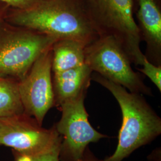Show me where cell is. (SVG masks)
Masks as SVG:
<instances>
[{
    "label": "cell",
    "instance_id": "obj_1",
    "mask_svg": "<svg viewBox=\"0 0 161 161\" xmlns=\"http://www.w3.org/2000/svg\"><path fill=\"white\" fill-rule=\"evenodd\" d=\"M10 21L58 40L74 39L86 46L99 36L86 0H38L29 8L16 10Z\"/></svg>",
    "mask_w": 161,
    "mask_h": 161
},
{
    "label": "cell",
    "instance_id": "obj_2",
    "mask_svg": "<svg viewBox=\"0 0 161 161\" xmlns=\"http://www.w3.org/2000/svg\"><path fill=\"white\" fill-rule=\"evenodd\" d=\"M92 80L112 94L120 106L122 115L116 149L103 161H122L134 150L149 143L161 134V118L142 94L129 92L125 88L98 74L92 75Z\"/></svg>",
    "mask_w": 161,
    "mask_h": 161
},
{
    "label": "cell",
    "instance_id": "obj_3",
    "mask_svg": "<svg viewBox=\"0 0 161 161\" xmlns=\"http://www.w3.org/2000/svg\"><path fill=\"white\" fill-rule=\"evenodd\" d=\"M99 36L114 37L131 63L142 65L146 57L134 15L133 0H86Z\"/></svg>",
    "mask_w": 161,
    "mask_h": 161
},
{
    "label": "cell",
    "instance_id": "obj_4",
    "mask_svg": "<svg viewBox=\"0 0 161 161\" xmlns=\"http://www.w3.org/2000/svg\"><path fill=\"white\" fill-rule=\"evenodd\" d=\"M119 42L112 36L100 35L86 47V64L92 72L128 90L130 92L152 96L140 74Z\"/></svg>",
    "mask_w": 161,
    "mask_h": 161
},
{
    "label": "cell",
    "instance_id": "obj_5",
    "mask_svg": "<svg viewBox=\"0 0 161 161\" xmlns=\"http://www.w3.org/2000/svg\"><path fill=\"white\" fill-rule=\"evenodd\" d=\"M57 41L23 28L3 35L0 37V78L11 76L21 80L37 58Z\"/></svg>",
    "mask_w": 161,
    "mask_h": 161
},
{
    "label": "cell",
    "instance_id": "obj_6",
    "mask_svg": "<svg viewBox=\"0 0 161 161\" xmlns=\"http://www.w3.org/2000/svg\"><path fill=\"white\" fill-rule=\"evenodd\" d=\"M86 92L64 102L60 106L62 116L56 130L62 137L60 155L63 161H81L86 146L106 137L90 124L84 100Z\"/></svg>",
    "mask_w": 161,
    "mask_h": 161
},
{
    "label": "cell",
    "instance_id": "obj_7",
    "mask_svg": "<svg viewBox=\"0 0 161 161\" xmlns=\"http://www.w3.org/2000/svg\"><path fill=\"white\" fill-rule=\"evenodd\" d=\"M61 142L56 127L44 128L25 113L0 118V145L11 147L19 155H40L60 146Z\"/></svg>",
    "mask_w": 161,
    "mask_h": 161
},
{
    "label": "cell",
    "instance_id": "obj_8",
    "mask_svg": "<svg viewBox=\"0 0 161 161\" xmlns=\"http://www.w3.org/2000/svg\"><path fill=\"white\" fill-rule=\"evenodd\" d=\"M52 72V47L37 58L27 75L18 82L24 112L40 125L54 106Z\"/></svg>",
    "mask_w": 161,
    "mask_h": 161
},
{
    "label": "cell",
    "instance_id": "obj_9",
    "mask_svg": "<svg viewBox=\"0 0 161 161\" xmlns=\"http://www.w3.org/2000/svg\"><path fill=\"white\" fill-rule=\"evenodd\" d=\"M134 15L142 41L146 44L144 56L150 63L161 65V0H133Z\"/></svg>",
    "mask_w": 161,
    "mask_h": 161
},
{
    "label": "cell",
    "instance_id": "obj_10",
    "mask_svg": "<svg viewBox=\"0 0 161 161\" xmlns=\"http://www.w3.org/2000/svg\"><path fill=\"white\" fill-rule=\"evenodd\" d=\"M92 72L85 64L74 69L53 73L52 82L54 105L59 108L64 102L87 92Z\"/></svg>",
    "mask_w": 161,
    "mask_h": 161
},
{
    "label": "cell",
    "instance_id": "obj_11",
    "mask_svg": "<svg viewBox=\"0 0 161 161\" xmlns=\"http://www.w3.org/2000/svg\"><path fill=\"white\" fill-rule=\"evenodd\" d=\"M86 44L74 39L58 40L52 47V72H60L86 64Z\"/></svg>",
    "mask_w": 161,
    "mask_h": 161
},
{
    "label": "cell",
    "instance_id": "obj_12",
    "mask_svg": "<svg viewBox=\"0 0 161 161\" xmlns=\"http://www.w3.org/2000/svg\"><path fill=\"white\" fill-rule=\"evenodd\" d=\"M23 113L18 83L0 78V118Z\"/></svg>",
    "mask_w": 161,
    "mask_h": 161
},
{
    "label": "cell",
    "instance_id": "obj_13",
    "mask_svg": "<svg viewBox=\"0 0 161 161\" xmlns=\"http://www.w3.org/2000/svg\"><path fill=\"white\" fill-rule=\"evenodd\" d=\"M142 66V68H137V70L147 76L159 92H161V65L157 66L153 64L146 58Z\"/></svg>",
    "mask_w": 161,
    "mask_h": 161
},
{
    "label": "cell",
    "instance_id": "obj_14",
    "mask_svg": "<svg viewBox=\"0 0 161 161\" xmlns=\"http://www.w3.org/2000/svg\"><path fill=\"white\" fill-rule=\"evenodd\" d=\"M60 146L45 153L35 156L20 155L15 153L16 161H59Z\"/></svg>",
    "mask_w": 161,
    "mask_h": 161
},
{
    "label": "cell",
    "instance_id": "obj_15",
    "mask_svg": "<svg viewBox=\"0 0 161 161\" xmlns=\"http://www.w3.org/2000/svg\"><path fill=\"white\" fill-rule=\"evenodd\" d=\"M38 0H0L8 6L16 8V10H22L34 5Z\"/></svg>",
    "mask_w": 161,
    "mask_h": 161
},
{
    "label": "cell",
    "instance_id": "obj_16",
    "mask_svg": "<svg viewBox=\"0 0 161 161\" xmlns=\"http://www.w3.org/2000/svg\"><path fill=\"white\" fill-rule=\"evenodd\" d=\"M96 161V160H93V159H92V160H90V159H89V160H88H88H87V159H84V158H83V159H82V161Z\"/></svg>",
    "mask_w": 161,
    "mask_h": 161
}]
</instances>
